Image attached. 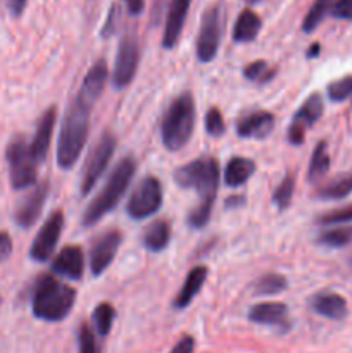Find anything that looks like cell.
<instances>
[{
    "instance_id": "obj_1",
    "label": "cell",
    "mask_w": 352,
    "mask_h": 353,
    "mask_svg": "<svg viewBox=\"0 0 352 353\" xmlns=\"http://www.w3.org/2000/svg\"><path fill=\"white\" fill-rule=\"evenodd\" d=\"M175 183L179 188L195 190L199 203L186 216V223L192 230L207 226L219 186V164L214 157L204 155L175 171Z\"/></svg>"
},
{
    "instance_id": "obj_2",
    "label": "cell",
    "mask_w": 352,
    "mask_h": 353,
    "mask_svg": "<svg viewBox=\"0 0 352 353\" xmlns=\"http://www.w3.org/2000/svg\"><path fill=\"white\" fill-rule=\"evenodd\" d=\"M93 105H95V100L78 92L66 110L57 140V164L64 171L75 168L83 148H85L90 133V116H92Z\"/></svg>"
},
{
    "instance_id": "obj_3",
    "label": "cell",
    "mask_w": 352,
    "mask_h": 353,
    "mask_svg": "<svg viewBox=\"0 0 352 353\" xmlns=\"http://www.w3.org/2000/svg\"><path fill=\"white\" fill-rule=\"evenodd\" d=\"M75 302V290L59 281L55 274H41L35 283L31 310L37 319L45 323H61L71 314Z\"/></svg>"
},
{
    "instance_id": "obj_4",
    "label": "cell",
    "mask_w": 352,
    "mask_h": 353,
    "mask_svg": "<svg viewBox=\"0 0 352 353\" xmlns=\"http://www.w3.org/2000/svg\"><path fill=\"white\" fill-rule=\"evenodd\" d=\"M135 171H137V162H135L133 157H124L117 162V165L109 174V178H107L106 185L102 186L99 195L88 203V207L83 212V228L95 226L106 214L116 209L119 200L126 193L131 179H133Z\"/></svg>"
},
{
    "instance_id": "obj_5",
    "label": "cell",
    "mask_w": 352,
    "mask_h": 353,
    "mask_svg": "<svg viewBox=\"0 0 352 353\" xmlns=\"http://www.w3.org/2000/svg\"><path fill=\"white\" fill-rule=\"evenodd\" d=\"M195 99L190 92L176 97L166 109L161 121V141L169 152H178L185 147L195 130Z\"/></svg>"
},
{
    "instance_id": "obj_6",
    "label": "cell",
    "mask_w": 352,
    "mask_h": 353,
    "mask_svg": "<svg viewBox=\"0 0 352 353\" xmlns=\"http://www.w3.org/2000/svg\"><path fill=\"white\" fill-rule=\"evenodd\" d=\"M6 159L14 190H28L37 185L38 162L35 161L30 143L24 138L16 137L7 145Z\"/></svg>"
},
{
    "instance_id": "obj_7",
    "label": "cell",
    "mask_w": 352,
    "mask_h": 353,
    "mask_svg": "<svg viewBox=\"0 0 352 353\" xmlns=\"http://www.w3.org/2000/svg\"><path fill=\"white\" fill-rule=\"evenodd\" d=\"M164 200L162 185L155 176H145L131 193L126 203V214L133 221H144L159 212Z\"/></svg>"
},
{
    "instance_id": "obj_8",
    "label": "cell",
    "mask_w": 352,
    "mask_h": 353,
    "mask_svg": "<svg viewBox=\"0 0 352 353\" xmlns=\"http://www.w3.org/2000/svg\"><path fill=\"white\" fill-rule=\"evenodd\" d=\"M223 9H221V6L214 3L202 14L199 34H197V59L204 64L213 62L216 59L221 38H223Z\"/></svg>"
},
{
    "instance_id": "obj_9",
    "label": "cell",
    "mask_w": 352,
    "mask_h": 353,
    "mask_svg": "<svg viewBox=\"0 0 352 353\" xmlns=\"http://www.w3.org/2000/svg\"><path fill=\"white\" fill-rule=\"evenodd\" d=\"M114 150H116V138L110 133H104L100 140L97 141L95 147L92 148V152H90L88 159L85 162V168H83L81 186H79L83 196L90 195L97 181L102 178L110 159H113Z\"/></svg>"
},
{
    "instance_id": "obj_10",
    "label": "cell",
    "mask_w": 352,
    "mask_h": 353,
    "mask_svg": "<svg viewBox=\"0 0 352 353\" xmlns=\"http://www.w3.org/2000/svg\"><path fill=\"white\" fill-rule=\"evenodd\" d=\"M140 64V45L137 34L126 33L117 47L116 61L113 69V86L114 90H123L133 81L135 74Z\"/></svg>"
},
{
    "instance_id": "obj_11",
    "label": "cell",
    "mask_w": 352,
    "mask_h": 353,
    "mask_svg": "<svg viewBox=\"0 0 352 353\" xmlns=\"http://www.w3.org/2000/svg\"><path fill=\"white\" fill-rule=\"evenodd\" d=\"M62 228H64V214L62 210H54L40 231L35 236L33 243L30 248V257L35 262H47L54 255L55 248H57L59 240H61Z\"/></svg>"
},
{
    "instance_id": "obj_12",
    "label": "cell",
    "mask_w": 352,
    "mask_h": 353,
    "mask_svg": "<svg viewBox=\"0 0 352 353\" xmlns=\"http://www.w3.org/2000/svg\"><path fill=\"white\" fill-rule=\"evenodd\" d=\"M121 241H123V236L116 230L107 231L102 236L97 238L92 250H90V271H92L93 278L102 276L104 271L113 264L114 257L119 250Z\"/></svg>"
},
{
    "instance_id": "obj_13",
    "label": "cell",
    "mask_w": 352,
    "mask_h": 353,
    "mask_svg": "<svg viewBox=\"0 0 352 353\" xmlns=\"http://www.w3.org/2000/svg\"><path fill=\"white\" fill-rule=\"evenodd\" d=\"M48 196V183H38L14 210V221L21 230H30L40 217Z\"/></svg>"
},
{
    "instance_id": "obj_14",
    "label": "cell",
    "mask_w": 352,
    "mask_h": 353,
    "mask_svg": "<svg viewBox=\"0 0 352 353\" xmlns=\"http://www.w3.org/2000/svg\"><path fill=\"white\" fill-rule=\"evenodd\" d=\"M83 271H85V255L76 245L64 247L52 261V272L61 278L79 281L83 278Z\"/></svg>"
},
{
    "instance_id": "obj_15",
    "label": "cell",
    "mask_w": 352,
    "mask_h": 353,
    "mask_svg": "<svg viewBox=\"0 0 352 353\" xmlns=\"http://www.w3.org/2000/svg\"><path fill=\"white\" fill-rule=\"evenodd\" d=\"M55 121H57V109H55V105H52L41 114L37 123V130H35L33 140L30 141V148L35 161L38 162V165L47 159L52 141V133H54L55 128Z\"/></svg>"
},
{
    "instance_id": "obj_16",
    "label": "cell",
    "mask_w": 352,
    "mask_h": 353,
    "mask_svg": "<svg viewBox=\"0 0 352 353\" xmlns=\"http://www.w3.org/2000/svg\"><path fill=\"white\" fill-rule=\"evenodd\" d=\"M190 6H192V0H171V3H169L168 16H166L164 24V33H162V47H164L166 50L175 48L176 43L179 41Z\"/></svg>"
},
{
    "instance_id": "obj_17",
    "label": "cell",
    "mask_w": 352,
    "mask_h": 353,
    "mask_svg": "<svg viewBox=\"0 0 352 353\" xmlns=\"http://www.w3.org/2000/svg\"><path fill=\"white\" fill-rule=\"evenodd\" d=\"M275 128V116L268 110L245 114L237 123V134L245 140H264Z\"/></svg>"
},
{
    "instance_id": "obj_18",
    "label": "cell",
    "mask_w": 352,
    "mask_h": 353,
    "mask_svg": "<svg viewBox=\"0 0 352 353\" xmlns=\"http://www.w3.org/2000/svg\"><path fill=\"white\" fill-rule=\"evenodd\" d=\"M248 321L261 326H286L289 307L280 302H262L255 303L248 309Z\"/></svg>"
},
{
    "instance_id": "obj_19",
    "label": "cell",
    "mask_w": 352,
    "mask_h": 353,
    "mask_svg": "<svg viewBox=\"0 0 352 353\" xmlns=\"http://www.w3.org/2000/svg\"><path fill=\"white\" fill-rule=\"evenodd\" d=\"M311 309L321 317L340 321L347 316V302L335 292H321L311 299Z\"/></svg>"
},
{
    "instance_id": "obj_20",
    "label": "cell",
    "mask_w": 352,
    "mask_h": 353,
    "mask_svg": "<svg viewBox=\"0 0 352 353\" xmlns=\"http://www.w3.org/2000/svg\"><path fill=\"white\" fill-rule=\"evenodd\" d=\"M207 274H209V271H207L206 265H195L193 269H190L182 290H179V293L176 295L175 302H173L175 309L183 310L193 302V299H195L200 293V290H202L204 283L207 281Z\"/></svg>"
},
{
    "instance_id": "obj_21",
    "label": "cell",
    "mask_w": 352,
    "mask_h": 353,
    "mask_svg": "<svg viewBox=\"0 0 352 353\" xmlns=\"http://www.w3.org/2000/svg\"><path fill=\"white\" fill-rule=\"evenodd\" d=\"M169 241H171V226L164 219H157L150 223L145 228L144 234H141V245L152 254H159V252L166 250Z\"/></svg>"
},
{
    "instance_id": "obj_22",
    "label": "cell",
    "mask_w": 352,
    "mask_h": 353,
    "mask_svg": "<svg viewBox=\"0 0 352 353\" xmlns=\"http://www.w3.org/2000/svg\"><path fill=\"white\" fill-rule=\"evenodd\" d=\"M107 64L104 59H99L92 68L88 69L86 76L83 78L81 86H79V93H83L85 97L92 100H99V97L102 95L104 88H106V83H107Z\"/></svg>"
},
{
    "instance_id": "obj_23",
    "label": "cell",
    "mask_w": 352,
    "mask_h": 353,
    "mask_svg": "<svg viewBox=\"0 0 352 353\" xmlns=\"http://www.w3.org/2000/svg\"><path fill=\"white\" fill-rule=\"evenodd\" d=\"M255 162L247 157H231L224 169V183L230 188H240L254 176Z\"/></svg>"
},
{
    "instance_id": "obj_24",
    "label": "cell",
    "mask_w": 352,
    "mask_h": 353,
    "mask_svg": "<svg viewBox=\"0 0 352 353\" xmlns=\"http://www.w3.org/2000/svg\"><path fill=\"white\" fill-rule=\"evenodd\" d=\"M261 17L252 9H244L238 14L233 26V40L237 43H251L261 31Z\"/></svg>"
},
{
    "instance_id": "obj_25",
    "label": "cell",
    "mask_w": 352,
    "mask_h": 353,
    "mask_svg": "<svg viewBox=\"0 0 352 353\" xmlns=\"http://www.w3.org/2000/svg\"><path fill=\"white\" fill-rule=\"evenodd\" d=\"M323 109L324 103L320 93H311V95L304 100L302 105L297 109V112L293 114L292 123L299 124V126L307 130V128H311L313 124H316L317 121H320V117L323 116Z\"/></svg>"
},
{
    "instance_id": "obj_26",
    "label": "cell",
    "mask_w": 352,
    "mask_h": 353,
    "mask_svg": "<svg viewBox=\"0 0 352 353\" xmlns=\"http://www.w3.org/2000/svg\"><path fill=\"white\" fill-rule=\"evenodd\" d=\"M330 171V155H328L326 141H320L314 147L313 155H311L309 169H307V178L311 181H317Z\"/></svg>"
},
{
    "instance_id": "obj_27",
    "label": "cell",
    "mask_w": 352,
    "mask_h": 353,
    "mask_svg": "<svg viewBox=\"0 0 352 353\" xmlns=\"http://www.w3.org/2000/svg\"><path fill=\"white\" fill-rule=\"evenodd\" d=\"M286 286H289L286 278H283L282 274H276V272H268V274L255 279L252 288H254L255 295L271 296V295H280V293L285 292Z\"/></svg>"
},
{
    "instance_id": "obj_28",
    "label": "cell",
    "mask_w": 352,
    "mask_h": 353,
    "mask_svg": "<svg viewBox=\"0 0 352 353\" xmlns=\"http://www.w3.org/2000/svg\"><path fill=\"white\" fill-rule=\"evenodd\" d=\"M333 2L335 0H314V3L311 6L309 12L306 14V17H304V21H302L304 33L306 34L313 33V31L316 30L321 23H323V19L326 17V14L331 10Z\"/></svg>"
},
{
    "instance_id": "obj_29",
    "label": "cell",
    "mask_w": 352,
    "mask_h": 353,
    "mask_svg": "<svg viewBox=\"0 0 352 353\" xmlns=\"http://www.w3.org/2000/svg\"><path fill=\"white\" fill-rule=\"evenodd\" d=\"M352 193V174L344 176L340 179L328 183L323 188H320L317 196L321 200H342Z\"/></svg>"
},
{
    "instance_id": "obj_30",
    "label": "cell",
    "mask_w": 352,
    "mask_h": 353,
    "mask_svg": "<svg viewBox=\"0 0 352 353\" xmlns=\"http://www.w3.org/2000/svg\"><path fill=\"white\" fill-rule=\"evenodd\" d=\"M93 326H95L97 334L100 336H107L110 333V327H113L114 319H116V310L110 303L102 302L95 307L93 310Z\"/></svg>"
},
{
    "instance_id": "obj_31",
    "label": "cell",
    "mask_w": 352,
    "mask_h": 353,
    "mask_svg": "<svg viewBox=\"0 0 352 353\" xmlns=\"http://www.w3.org/2000/svg\"><path fill=\"white\" fill-rule=\"evenodd\" d=\"M293 192H295V178H293L292 174H286L285 178L282 179V183L276 186L271 196L273 203H275L276 209H278L280 212L289 209L293 199Z\"/></svg>"
},
{
    "instance_id": "obj_32",
    "label": "cell",
    "mask_w": 352,
    "mask_h": 353,
    "mask_svg": "<svg viewBox=\"0 0 352 353\" xmlns=\"http://www.w3.org/2000/svg\"><path fill=\"white\" fill-rule=\"evenodd\" d=\"M352 241V228H333L326 230L317 236V243L330 248H342Z\"/></svg>"
},
{
    "instance_id": "obj_33",
    "label": "cell",
    "mask_w": 352,
    "mask_h": 353,
    "mask_svg": "<svg viewBox=\"0 0 352 353\" xmlns=\"http://www.w3.org/2000/svg\"><path fill=\"white\" fill-rule=\"evenodd\" d=\"M276 71L266 61H254L244 68V78L254 83H268L275 78Z\"/></svg>"
},
{
    "instance_id": "obj_34",
    "label": "cell",
    "mask_w": 352,
    "mask_h": 353,
    "mask_svg": "<svg viewBox=\"0 0 352 353\" xmlns=\"http://www.w3.org/2000/svg\"><path fill=\"white\" fill-rule=\"evenodd\" d=\"M326 93H328V99L331 102H344L347 100L349 97H352V74L344 76V78L337 79V81L330 83L326 86Z\"/></svg>"
},
{
    "instance_id": "obj_35",
    "label": "cell",
    "mask_w": 352,
    "mask_h": 353,
    "mask_svg": "<svg viewBox=\"0 0 352 353\" xmlns=\"http://www.w3.org/2000/svg\"><path fill=\"white\" fill-rule=\"evenodd\" d=\"M206 131L209 137L219 138L223 137L226 131V124H224V117L217 107H211L206 114Z\"/></svg>"
},
{
    "instance_id": "obj_36",
    "label": "cell",
    "mask_w": 352,
    "mask_h": 353,
    "mask_svg": "<svg viewBox=\"0 0 352 353\" xmlns=\"http://www.w3.org/2000/svg\"><path fill=\"white\" fill-rule=\"evenodd\" d=\"M352 223V205L344 207V209H335L330 212L323 214L317 219L320 226H338V224Z\"/></svg>"
},
{
    "instance_id": "obj_37",
    "label": "cell",
    "mask_w": 352,
    "mask_h": 353,
    "mask_svg": "<svg viewBox=\"0 0 352 353\" xmlns=\"http://www.w3.org/2000/svg\"><path fill=\"white\" fill-rule=\"evenodd\" d=\"M78 343H79V353H100L99 345H97L95 333L90 330L88 324H81L78 334Z\"/></svg>"
},
{
    "instance_id": "obj_38",
    "label": "cell",
    "mask_w": 352,
    "mask_h": 353,
    "mask_svg": "<svg viewBox=\"0 0 352 353\" xmlns=\"http://www.w3.org/2000/svg\"><path fill=\"white\" fill-rule=\"evenodd\" d=\"M330 14L337 19L352 21V0H335Z\"/></svg>"
},
{
    "instance_id": "obj_39",
    "label": "cell",
    "mask_w": 352,
    "mask_h": 353,
    "mask_svg": "<svg viewBox=\"0 0 352 353\" xmlns=\"http://www.w3.org/2000/svg\"><path fill=\"white\" fill-rule=\"evenodd\" d=\"M12 255V238L7 231H0V262H6Z\"/></svg>"
},
{
    "instance_id": "obj_40",
    "label": "cell",
    "mask_w": 352,
    "mask_h": 353,
    "mask_svg": "<svg viewBox=\"0 0 352 353\" xmlns=\"http://www.w3.org/2000/svg\"><path fill=\"white\" fill-rule=\"evenodd\" d=\"M193 348H195V340L192 336H183L169 353H193Z\"/></svg>"
},
{
    "instance_id": "obj_41",
    "label": "cell",
    "mask_w": 352,
    "mask_h": 353,
    "mask_svg": "<svg viewBox=\"0 0 352 353\" xmlns=\"http://www.w3.org/2000/svg\"><path fill=\"white\" fill-rule=\"evenodd\" d=\"M114 24H116V7H110V12H109V16H107V21H106V24H104V28H102V38H107V37H110V34L114 33Z\"/></svg>"
},
{
    "instance_id": "obj_42",
    "label": "cell",
    "mask_w": 352,
    "mask_h": 353,
    "mask_svg": "<svg viewBox=\"0 0 352 353\" xmlns=\"http://www.w3.org/2000/svg\"><path fill=\"white\" fill-rule=\"evenodd\" d=\"M28 0H7V9L14 17H19L26 9Z\"/></svg>"
},
{
    "instance_id": "obj_43",
    "label": "cell",
    "mask_w": 352,
    "mask_h": 353,
    "mask_svg": "<svg viewBox=\"0 0 352 353\" xmlns=\"http://www.w3.org/2000/svg\"><path fill=\"white\" fill-rule=\"evenodd\" d=\"M320 50H321V45L320 43H313L309 47V50H307V59H314V57H317V55H320Z\"/></svg>"
},
{
    "instance_id": "obj_44",
    "label": "cell",
    "mask_w": 352,
    "mask_h": 353,
    "mask_svg": "<svg viewBox=\"0 0 352 353\" xmlns=\"http://www.w3.org/2000/svg\"><path fill=\"white\" fill-rule=\"evenodd\" d=\"M244 202H245L244 196H231V199L226 200V207L230 205V203H240V205H242Z\"/></svg>"
},
{
    "instance_id": "obj_45",
    "label": "cell",
    "mask_w": 352,
    "mask_h": 353,
    "mask_svg": "<svg viewBox=\"0 0 352 353\" xmlns=\"http://www.w3.org/2000/svg\"><path fill=\"white\" fill-rule=\"evenodd\" d=\"M128 2H130V0H126V3H128Z\"/></svg>"
},
{
    "instance_id": "obj_46",
    "label": "cell",
    "mask_w": 352,
    "mask_h": 353,
    "mask_svg": "<svg viewBox=\"0 0 352 353\" xmlns=\"http://www.w3.org/2000/svg\"><path fill=\"white\" fill-rule=\"evenodd\" d=\"M0 302H2V299H0Z\"/></svg>"
}]
</instances>
